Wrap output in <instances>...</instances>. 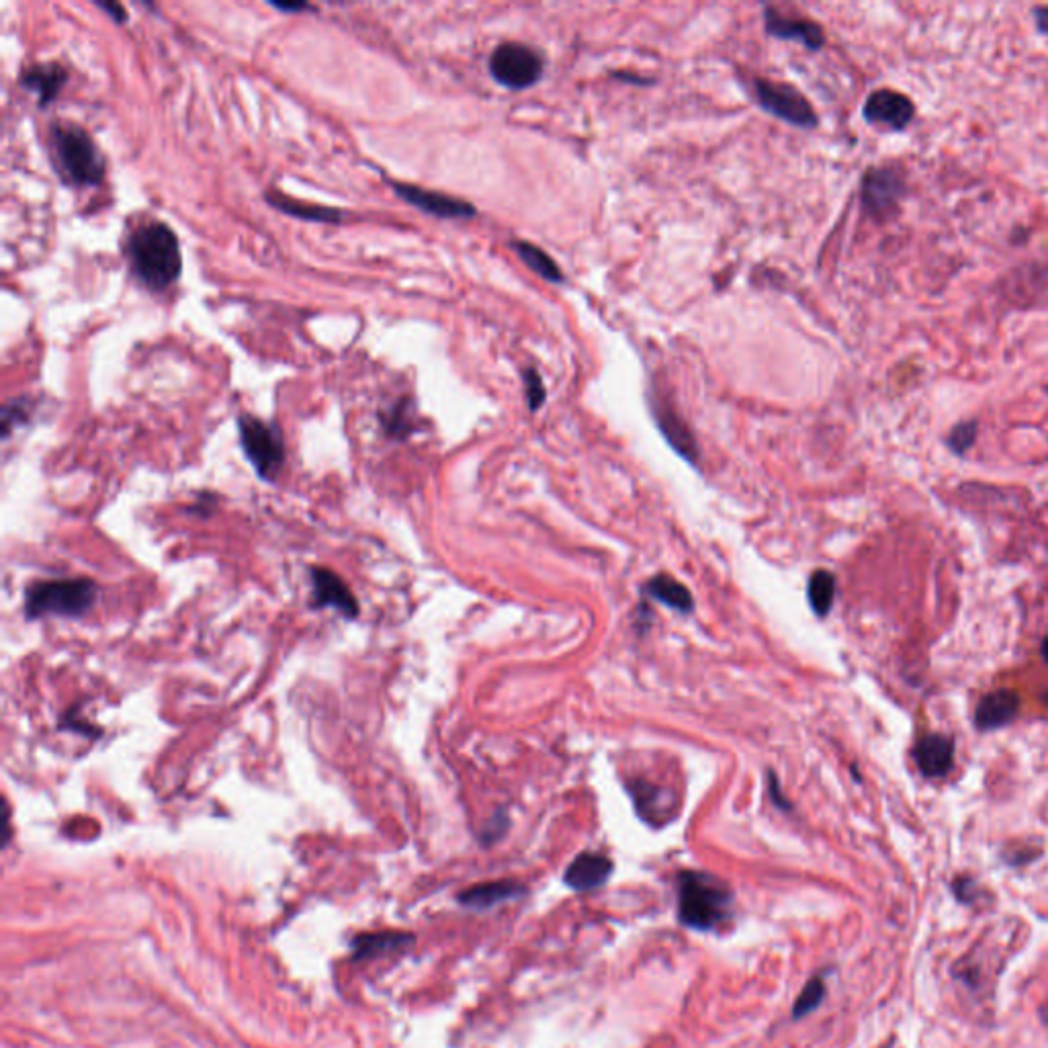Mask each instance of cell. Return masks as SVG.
I'll use <instances>...</instances> for the list:
<instances>
[{
    "label": "cell",
    "instance_id": "cell-1",
    "mask_svg": "<svg viewBox=\"0 0 1048 1048\" xmlns=\"http://www.w3.org/2000/svg\"><path fill=\"white\" fill-rule=\"evenodd\" d=\"M127 256L136 279L154 293L177 283L183 271L179 238L164 222L152 220L131 232Z\"/></svg>",
    "mask_w": 1048,
    "mask_h": 1048
},
{
    "label": "cell",
    "instance_id": "cell-34",
    "mask_svg": "<svg viewBox=\"0 0 1048 1048\" xmlns=\"http://www.w3.org/2000/svg\"><path fill=\"white\" fill-rule=\"evenodd\" d=\"M770 793H772L774 803H776L780 809H791L789 801H786V799L782 797V793H780V784H778V780H776L774 774H770Z\"/></svg>",
    "mask_w": 1048,
    "mask_h": 1048
},
{
    "label": "cell",
    "instance_id": "cell-13",
    "mask_svg": "<svg viewBox=\"0 0 1048 1048\" xmlns=\"http://www.w3.org/2000/svg\"><path fill=\"white\" fill-rule=\"evenodd\" d=\"M915 766L926 778H944L954 766V739L942 733H928L913 748Z\"/></svg>",
    "mask_w": 1048,
    "mask_h": 1048
},
{
    "label": "cell",
    "instance_id": "cell-19",
    "mask_svg": "<svg viewBox=\"0 0 1048 1048\" xmlns=\"http://www.w3.org/2000/svg\"><path fill=\"white\" fill-rule=\"evenodd\" d=\"M522 895H527V887H524L522 883L504 879V881L479 883L475 887H469V889H465V891H461L457 895V901L463 907H469V909H475V911H484V909H492V907H496L500 903H508V901L520 899Z\"/></svg>",
    "mask_w": 1048,
    "mask_h": 1048
},
{
    "label": "cell",
    "instance_id": "cell-35",
    "mask_svg": "<svg viewBox=\"0 0 1048 1048\" xmlns=\"http://www.w3.org/2000/svg\"><path fill=\"white\" fill-rule=\"evenodd\" d=\"M273 9L281 11V13H301V11H310V5L305 3H293V5H285V3H269Z\"/></svg>",
    "mask_w": 1048,
    "mask_h": 1048
},
{
    "label": "cell",
    "instance_id": "cell-5",
    "mask_svg": "<svg viewBox=\"0 0 1048 1048\" xmlns=\"http://www.w3.org/2000/svg\"><path fill=\"white\" fill-rule=\"evenodd\" d=\"M238 432L246 459L262 479L273 482L285 463V443L281 430L275 424H269L252 414H242L238 418Z\"/></svg>",
    "mask_w": 1048,
    "mask_h": 1048
},
{
    "label": "cell",
    "instance_id": "cell-32",
    "mask_svg": "<svg viewBox=\"0 0 1048 1048\" xmlns=\"http://www.w3.org/2000/svg\"><path fill=\"white\" fill-rule=\"evenodd\" d=\"M1034 25L1042 35H1048V7H1034L1032 9Z\"/></svg>",
    "mask_w": 1048,
    "mask_h": 1048
},
{
    "label": "cell",
    "instance_id": "cell-20",
    "mask_svg": "<svg viewBox=\"0 0 1048 1048\" xmlns=\"http://www.w3.org/2000/svg\"><path fill=\"white\" fill-rule=\"evenodd\" d=\"M267 201L279 209L281 213L285 215H291V217H297V220H303V222H314V224H338L342 222L344 217V211L340 209H334V207H324V205H314V203H301V201H295L291 197H285L281 193H269L267 195Z\"/></svg>",
    "mask_w": 1048,
    "mask_h": 1048
},
{
    "label": "cell",
    "instance_id": "cell-6",
    "mask_svg": "<svg viewBox=\"0 0 1048 1048\" xmlns=\"http://www.w3.org/2000/svg\"><path fill=\"white\" fill-rule=\"evenodd\" d=\"M545 72L543 56L520 41H504L490 56L492 78L510 91H524L537 84Z\"/></svg>",
    "mask_w": 1048,
    "mask_h": 1048
},
{
    "label": "cell",
    "instance_id": "cell-27",
    "mask_svg": "<svg viewBox=\"0 0 1048 1048\" xmlns=\"http://www.w3.org/2000/svg\"><path fill=\"white\" fill-rule=\"evenodd\" d=\"M410 404L408 400H402L398 402L396 406H393L389 410V414L383 418V426L387 430L389 436H393V439H406V436L412 432V418H410Z\"/></svg>",
    "mask_w": 1048,
    "mask_h": 1048
},
{
    "label": "cell",
    "instance_id": "cell-26",
    "mask_svg": "<svg viewBox=\"0 0 1048 1048\" xmlns=\"http://www.w3.org/2000/svg\"><path fill=\"white\" fill-rule=\"evenodd\" d=\"M977 432H979V424H977V420L958 422V424L948 432V436H946V447H948L954 455L963 457V455H967V453L973 449V445H975V441H977Z\"/></svg>",
    "mask_w": 1048,
    "mask_h": 1048
},
{
    "label": "cell",
    "instance_id": "cell-17",
    "mask_svg": "<svg viewBox=\"0 0 1048 1048\" xmlns=\"http://www.w3.org/2000/svg\"><path fill=\"white\" fill-rule=\"evenodd\" d=\"M637 813L651 825H664L676 815V801L662 789L649 782H633L629 786Z\"/></svg>",
    "mask_w": 1048,
    "mask_h": 1048
},
{
    "label": "cell",
    "instance_id": "cell-2",
    "mask_svg": "<svg viewBox=\"0 0 1048 1048\" xmlns=\"http://www.w3.org/2000/svg\"><path fill=\"white\" fill-rule=\"evenodd\" d=\"M678 922L696 932H713L733 917V891L715 875L682 870L678 875Z\"/></svg>",
    "mask_w": 1048,
    "mask_h": 1048
},
{
    "label": "cell",
    "instance_id": "cell-37",
    "mask_svg": "<svg viewBox=\"0 0 1048 1048\" xmlns=\"http://www.w3.org/2000/svg\"><path fill=\"white\" fill-rule=\"evenodd\" d=\"M1044 701L1048 703V690H1046V694H1044Z\"/></svg>",
    "mask_w": 1048,
    "mask_h": 1048
},
{
    "label": "cell",
    "instance_id": "cell-16",
    "mask_svg": "<svg viewBox=\"0 0 1048 1048\" xmlns=\"http://www.w3.org/2000/svg\"><path fill=\"white\" fill-rule=\"evenodd\" d=\"M1020 713V694L1001 688L985 694L975 709V727L983 733L1010 725Z\"/></svg>",
    "mask_w": 1048,
    "mask_h": 1048
},
{
    "label": "cell",
    "instance_id": "cell-28",
    "mask_svg": "<svg viewBox=\"0 0 1048 1048\" xmlns=\"http://www.w3.org/2000/svg\"><path fill=\"white\" fill-rule=\"evenodd\" d=\"M524 377V393H527V404L531 408V412H537L545 400H547V391H545V385H543V379L539 375V371L535 367H529L527 371L522 373Z\"/></svg>",
    "mask_w": 1048,
    "mask_h": 1048
},
{
    "label": "cell",
    "instance_id": "cell-30",
    "mask_svg": "<svg viewBox=\"0 0 1048 1048\" xmlns=\"http://www.w3.org/2000/svg\"><path fill=\"white\" fill-rule=\"evenodd\" d=\"M506 829H508V817H506V813L500 811V813H496V815L488 821V825L484 827V832H482V842H484V844H494L496 840H500V838L504 836Z\"/></svg>",
    "mask_w": 1048,
    "mask_h": 1048
},
{
    "label": "cell",
    "instance_id": "cell-4",
    "mask_svg": "<svg viewBox=\"0 0 1048 1048\" xmlns=\"http://www.w3.org/2000/svg\"><path fill=\"white\" fill-rule=\"evenodd\" d=\"M97 600V584L89 578L35 582L25 592V613L41 617H82Z\"/></svg>",
    "mask_w": 1048,
    "mask_h": 1048
},
{
    "label": "cell",
    "instance_id": "cell-24",
    "mask_svg": "<svg viewBox=\"0 0 1048 1048\" xmlns=\"http://www.w3.org/2000/svg\"><path fill=\"white\" fill-rule=\"evenodd\" d=\"M807 598L813 608V613L823 619L829 615V610L834 606L836 598V578L832 572L817 570L811 574L807 584Z\"/></svg>",
    "mask_w": 1048,
    "mask_h": 1048
},
{
    "label": "cell",
    "instance_id": "cell-31",
    "mask_svg": "<svg viewBox=\"0 0 1048 1048\" xmlns=\"http://www.w3.org/2000/svg\"><path fill=\"white\" fill-rule=\"evenodd\" d=\"M952 889H954V895H956L960 901L971 903V901L975 899V889H977V887H975V881H973L971 877L956 879V881L952 883Z\"/></svg>",
    "mask_w": 1048,
    "mask_h": 1048
},
{
    "label": "cell",
    "instance_id": "cell-3",
    "mask_svg": "<svg viewBox=\"0 0 1048 1048\" xmlns=\"http://www.w3.org/2000/svg\"><path fill=\"white\" fill-rule=\"evenodd\" d=\"M54 166L64 183L74 187H99L105 179V156L86 129L56 123L50 134Z\"/></svg>",
    "mask_w": 1048,
    "mask_h": 1048
},
{
    "label": "cell",
    "instance_id": "cell-8",
    "mask_svg": "<svg viewBox=\"0 0 1048 1048\" xmlns=\"http://www.w3.org/2000/svg\"><path fill=\"white\" fill-rule=\"evenodd\" d=\"M862 207L877 220L895 215L905 195V181L895 166H872L862 177Z\"/></svg>",
    "mask_w": 1048,
    "mask_h": 1048
},
{
    "label": "cell",
    "instance_id": "cell-11",
    "mask_svg": "<svg viewBox=\"0 0 1048 1048\" xmlns=\"http://www.w3.org/2000/svg\"><path fill=\"white\" fill-rule=\"evenodd\" d=\"M649 404H651V412H653L655 422H658L662 434L666 436V441L672 445V449L676 453H680L686 461L696 463L698 461V445L694 441L690 428L686 426V422L678 416V412L668 404V400L658 391H651Z\"/></svg>",
    "mask_w": 1048,
    "mask_h": 1048
},
{
    "label": "cell",
    "instance_id": "cell-23",
    "mask_svg": "<svg viewBox=\"0 0 1048 1048\" xmlns=\"http://www.w3.org/2000/svg\"><path fill=\"white\" fill-rule=\"evenodd\" d=\"M414 942V936L404 932H381V934H361L353 940V952L357 958H369L383 952L400 950L404 946H410Z\"/></svg>",
    "mask_w": 1048,
    "mask_h": 1048
},
{
    "label": "cell",
    "instance_id": "cell-7",
    "mask_svg": "<svg viewBox=\"0 0 1048 1048\" xmlns=\"http://www.w3.org/2000/svg\"><path fill=\"white\" fill-rule=\"evenodd\" d=\"M754 99L764 111H768L770 115L791 123V125L813 129L819 123L813 105L791 84L772 82L768 78H756L754 80Z\"/></svg>",
    "mask_w": 1048,
    "mask_h": 1048
},
{
    "label": "cell",
    "instance_id": "cell-38",
    "mask_svg": "<svg viewBox=\"0 0 1048 1048\" xmlns=\"http://www.w3.org/2000/svg\"><path fill=\"white\" fill-rule=\"evenodd\" d=\"M1046 391H1048V387H1046Z\"/></svg>",
    "mask_w": 1048,
    "mask_h": 1048
},
{
    "label": "cell",
    "instance_id": "cell-36",
    "mask_svg": "<svg viewBox=\"0 0 1048 1048\" xmlns=\"http://www.w3.org/2000/svg\"><path fill=\"white\" fill-rule=\"evenodd\" d=\"M1040 653H1042V660L1048 664V637L1042 641V647H1040Z\"/></svg>",
    "mask_w": 1048,
    "mask_h": 1048
},
{
    "label": "cell",
    "instance_id": "cell-21",
    "mask_svg": "<svg viewBox=\"0 0 1048 1048\" xmlns=\"http://www.w3.org/2000/svg\"><path fill=\"white\" fill-rule=\"evenodd\" d=\"M645 592L655 598L658 602L678 610V613H692L694 608V602H692V596L688 592V588L684 584H680L678 580H674L672 576H666V574H660L655 576L647 582L645 586Z\"/></svg>",
    "mask_w": 1048,
    "mask_h": 1048
},
{
    "label": "cell",
    "instance_id": "cell-25",
    "mask_svg": "<svg viewBox=\"0 0 1048 1048\" xmlns=\"http://www.w3.org/2000/svg\"><path fill=\"white\" fill-rule=\"evenodd\" d=\"M823 997H825L823 977L809 979L807 985L803 987V991L799 993L795 1006H793V1020H801V1018L809 1016L811 1012H815L823 1003Z\"/></svg>",
    "mask_w": 1048,
    "mask_h": 1048
},
{
    "label": "cell",
    "instance_id": "cell-15",
    "mask_svg": "<svg viewBox=\"0 0 1048 1048\" xmlns=\"http://www.w3.org/2000/svg\"><path fill=\"white\" fill-rule=\"evenodd\" d=\"M613 870L615 864L608 856L598 852H582L565 868L563 881L567 887L578 893H588L606 885L610 875H613Z\"/></svg>",
    "mask_w": 1048,
    "mask_h": 1048
},
{
    "label": "cell",
    "instance_id": "cell-10",
    "mask_svg": "<svg viewBox=\"0 0 1048 1048\" xmlns=\"http://www.w3.org/2000/svg\"><path fill=\"white\" fill-rule=\"evenodd\" d=\"M862 115L872 125H885L893 131H903L915 117V105L907 95L881 89L868 95L862 105Z\"/></svg>",
    "mask_w": 1048,
    "mask_h": 1048
},
{
    "label": "cell",
    "instance_id": "cell-22",
    "mask_svg": "<svg viewBox=\"0 0 1048 1048\" xmlns=\"http://www.w3.org/2000/svg\"><path fill=\"white\" fill-rule=\"evenodd\" d=\"M512 248L520 256V260L524 262V265H527L531 271H535L539 277H543L545 281L555 283V285L565 281L563 271L557 267V262L545 250H541L537 244L516 240V242H512Z\"/></svg>",
    "mask_w": 1048,
    "mask_h": 1048
},
{
    "label": "cell",
    "instance_id": "cell-9",
    "mask_svg": "<svg viewBox=\"0 0 1048 1048\" xmlns=\"http://www.w3.org/2000/svg\"><path fill=\"white\" fill-rule=\"evenodd\" d=\"M391 189L406 203L428 215L441 217V220H471V217L477 215V209L469 201L449 197L445 193L428 191L410 183H391Z\"/></svg>",
    "mask_w": 1048,
    "mask_h": 1048
},
{
    "label": "cell",
    "instance_id": "cell-12",
    "mask_svg": "<svg viewBox=\"0 0 1048 1048\" xmlns=\"http://www.w3.org/2000/svg\"><path fill=\"white\" fill-rule=\"evenodd\" d=\"M764 27L768 35L786 41H799L811 52L821 50L825 43V33L815 21L801 17H786L772 7L764 9Z\"/></svg>",
    "mask_w": 1048,
    "mask_h": 1048
},
{
    "label": "cell",
    "instance_id": "cell-29",
    "mask_svg": "<svg viewBox=\"0 0 1048 1048\" xmlns=\"http://www.w3.org/2000/svg\"><path fill=\"white\" fill-rule=\"evenodd\" d=\"M27 414H29V408L25 406V400H15L13 404L3 408V434H5V439H7V436L11 434V430L17 424L27 420Z\"/></svg>",
    "mask_w": 1048,
    "mask_h": 1048
},
{
    "label": "cell",
    "instance_id": "cell-33",
    "mask_svg": "<svg viewBox=\"0 0 1048 1048\" xmlns=\"http://www.w3.org/2000/svg\"><path fill=\"white\" fill-rule=\"evenodd\" d=\"M97 5L103 11H107L113 21H117V23H125L127 21V13H125V9L119 3H105V0H103V3H97Z\"/></svg>",
    "mask_w": 1048,
    "mask_h": 1048
},
{
    "label": "cell",
    "instance_id": "cell-18",
    "mask_svg": "<svg viewBox=\"0 0 1048 1048\" xmlns=\"http://www.w3.org/2000/svg\"><path fill=\"white\" fill-rule=\"evenodd\" d=\"M66 80H68V72L60 64H54V62L29 66L21 74V86L25 91L37 97V103L41 107H48L50 103L56 101V97L64 89Z\"/></svg>",
    "mask_w": 1048,
    "mask_h": 1048
},
{
    "label": "cell",
    "instance_id": "cell-14",
    "mask_svg": "<svg viewBox=\"0 0 1048 1048\" xmlns=\"http://www.w3.org/2000/svg\"><path fill=\"white\" fill-rule=\"evenodd\" d=\"M312 580L316 608H334L346 619H357L359 602L353 596L351 588L342 582V578H338L330 570H324V567H314Z\"/></svg>",
    "mask_w": 1048,
    "mask_h": 1048
}]
</instances>
